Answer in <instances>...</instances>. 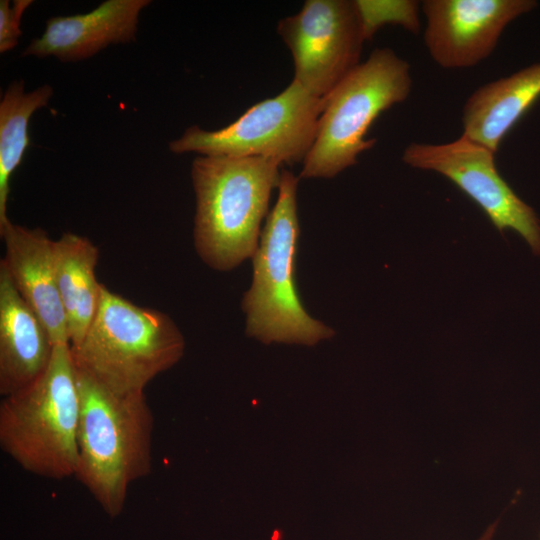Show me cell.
I'll return each instance as SVG.
<instances>
[{
    "label": "cell",
    "instance_id": "obj_1",
    "mask_svg": "<svg viewBox=\"0 0 540 540\" xmlns=\"http://www.w3.org/2000/svg\"><path fill=\"white\" fill-rule=\"evenodd\" d=\"M75 368L80 413L74 478L116 517L129 486L151 471L153 413L144 392L112 391Z\"/></svg>",
    "mask_w": 540,
    "mask_h": 540
},
{
    "label": "cell",
    "instance_id": "obj_2",
    "mask_svg": "<svg viewBox=\"0 0 540 540\" xmlns=\"http://www.w3.org/2000/svg\"><path fill=\"white\" fill-rule=\"evenodd\" d=\"M280 165L264 157L200 155L193 160L194 242L208 266L228 271L254 256Z\"/></svg>",
    "mask_w": 540,
    "mask_h": 540
},
{
    "label": "cell",
    "instance_id": "obj_3",
    "mask_svg": "<svg viewBox=\"0 0 540 540\" xmlns=\"http://www.w3.org/2000/svg\"><path fill=\"white\" fill-rule=\"evenodd\" d=\"M80 400L69 344L54 345L47 370L2 398L0 446L22 469L40 477H74Z\"/></svg>",
    "mask_w": 540,
    "mask_h": 540
},
{
    "label": "cell",
    "instance_id": "obj_4",
    "mask_svg": "<svg viewBox=\"0 0 540 540\" xmlns=\"http://www.w3.org/2000/svg\"><path fill=\"white\" fill-rule=\"evenodd\" d=\"M184 337L164 312L138 306L103 285L97 314L71 347L75 366L118 393L144 392L183 356Z\"/></svg>",
    "mask_w": 540,
    "mask_h": 540
},
{
    "label": "cell",
    "instance_id": "obj_5",
    "mask_svg": "<svg viewBox=\"0 0 540 540\" xmlns=\"http://www.w3.org/2000/svg\"><path fill=\"white\" fill-rule=\"evenodd\" d=\"M298 180L290 171H281L278 198L252 257V284L242 300L247 335L266 344L314 345L334 335L305 311L296 289Z\"/></svg>",
    "mask_w": 540,
    "mask_h": 540
},
{
    "label": "cell",
    "instance_id": "obj_6",
    "mask_svg": "<svg viewBox=\"0 0 540 540\" xmlns=\"http://www.w3.org/2000/svg\"><path fill=\"white\" fill-rule=\"evenodd\" d=\"M411 67L390 48L372 51L325 98L314 143L300 178H332L357 163L376 139L365 135L385 110L405 101Z\"/></svg>",
    "mask_w": 540,
    "mask_h": 540
},
{
    "label": "cell",
    "instance_id": "obj_7",
    "mask_svg": "<svg viewBox=\"0 0 540 540\" xmlns=\"http://www.w3.org/2000/svg\"><path fill=\"white\" fill-rule=\"evenodd\" d=\"M323 106L324 98L293 80L279 95L256 103L220 130L189 127L170 142L169 149L177 154L264 157L281 165L303 163L314 143Z\"/></svg>",
    "mask_w": 540,
    "mask_h": 540
},
{
    "label": "cell",
    "instance_id": "obj_8",
    "mask_svg": "<svg viewBox=\"0 0 540 540\" xmlns=\"http://www.w3.org/2000/svg\"><path fill=\"white\" fill-rule=\"evenodd\" d=\"M277 32L294 62V81L325 98L357 65L365 41L355 0H307Z\"/></svg>",
    "mask_w": 540,
    "mask_h": 540
},
{
    "label": "cell",
    "instance_id": "obj_9",
    "mask_svg": "<svg viewBox=\"0 0 540 540\" xmlns=\"http://www.w3.org/2000/svg\"><path fill=\"white\" fill-rule=\"evenodd\" d=\"M402 160L445 176L484 211L497 230H514L540 255V220L501 177L494 152L461 135L444 144L411 143Z\"/></svg>",
    "mask_w": 540,
    "mask_h": 540
},
{
    "label": "cell",
    "instance_id": "obj_10",
    "mask_svg": "<svg viewBox=\"0 0 540 540\" xmlns=\"http://www.w3.org/2000/svg\"><path fill=\"white\" fill-rule=\"evenodd\" d=\"M536 5L533 0H425V46L444 69L473 67L490 56L510 22Z\"/></svg>",
    "mask_w": 540,
    "mask_h": 540
},
{
    "label": "cell",
    "instance_id": "obj_11",
    "mask_svg": "<svg viewBox=\"0 0 540 540\" xmlns=\"http://www.w3.org/2000/svg\"><path fill=\"white\" fill-rule=\"evenodd\" d=\"M5 256L0 262L23 299L43 322L54 343L69 344L55 272L54 241L41 228L0 223Z\"/></svg>",
    "mask_w": 540,
    "mask_h": 540
},
{
    "label": "cell",
    "instance_id": "obj_12",
    "mask_svg": "<svg viewBox=\"0 0 540 540\" xmlns=\"http://www.w3.org/2000/svg\"><path fill=\"white\" fill-rule=\"evenodd\" d=\"M149 4V0H107L87 13L50 18L23 55L71 62L87 59L111 44L131 42L140 12Z\"/></svg>",
    "mask_w": 540,
    "mask_h": 540
},
{
    "label": "cell",
    "instance_id": "obj_13",
    "mask_svg": "<svg viewBox=\"0 0 540 540\" xmlns=\"http://www.w3.org/2000/svg\"><path fill=\"white\" fill-rule=\"evenodd\" d=\"M54 343L0 262V394H14L47 370Z\"/></svg>",
    "mask_w": 540,
    "mask_h": 540
},
{
    "label": "cell",
    "instance_id": "obj_14",
    "mask_svg": "<svg viewBox=\"0 0 540 540\" xmlns=\"http://www.w3.org/2000/svg\"><path fill=\"white\" fill-rule=\"evenodd\" d=\"M540 96V63L476 89L462 109V135L496 153L508 131Z\"/></svg>",
    "mask_w": 540,
    "mask_h": 540
},
{
    "label": "cell",
    "instance_id": "obj_15",
    "mask_svg": "<svg viewBox=\"0 0 540 540\" xmlns=\"http://www.w3.org/2000/svg\"><path fill=\"white\" fill-rule=\"evenodd\" d=\"M98 259V248L84 236L67 232L54 241L56 281L70 347L82 341L99 309L103 284L95 274Z\"/></svg>",
    "mask_w": 540,
    "mask_h": 540
},
{
    "label": "cell",
    "instance_id": "obj_16",
    "mask_svg": "<svg viewBox=\"0 0 540 540\" xmlns=\"http://www.w3.org/2000/svg\"><path fill=\"white\" fill-rule=\"evenodd\" d=\"M53 95L50 85L25 92L22 81L9 85L0 102V223L8 219L9 181L29 145L32 115L47 106Z\"/></svg>",
    "mask_w": 540,
    "mask_h": 540
},
{
    "label": "cell",
    "instance_id": "obj_17",
    "mask_svg": "<svg viewBox=\"0 0 540 540\" xmlns=\"http://www.w3.org/2000/svg\"><path fill=\"white\" fill-rule=\"evenodd\" d=\"M418 3L412 0H355L365 41L386 24H398L412 33H418Z\"/></svg>",
    "mask_w": 540,
    "mask_h": 540
},
{
    "label": "cell",
    "instance_id": "obj_18",
    "mask_svg": "<svg viewBox=\"0 0 540 540\" xmlns=\"http://www.w3.org/2000/svg\"><path fill=\"white\" fill-rule=\"evenodd\" d=\"M32 0H14L12 6L9 0L0 1V52L13 49L22 34L21 18Z\"/></svg>",
    "mask_w": 540,
    "mask_h": 540
},
{
    "label": "cell",
    "instance_id": "obj_19",
    "mask_svg": "<svg viewBox=\"0 0 540 540\" xmlns=\"http://www.w3.org/2000/svg\"><path fill=\"white\" fill-rule=\"evenodd\" d=\"M495 528H496V523L492 524L479 540H491L495 532Z\"/></svg>",
    "mask_w": 540,
    "mask_h": 540
}]
</instances>
